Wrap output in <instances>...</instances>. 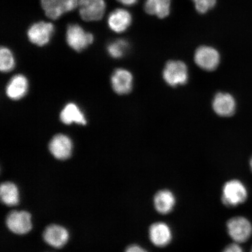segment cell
I'll return each instance as SVG.
<instances>
[{
  "mask_svg": "<svg viewBox=\"0 0 252 252\" xmlns=\"http://www.w3.org/2000/svg\"><path fill=\"white\" fill-rule=\"evenodd\" d=\"M226 226L230 237L236 243L247 241L252 234L251 222L243 217H236L230 219Z\"/></svg>",
  "mask_w": 252,
  "mask_h": 252,
  "instance_id": "cell-5",
  "label": "cell"
},
{
  "mask_svg": "<svg viewBox=\"0 0 252 252\" xmlns=\"http://www.w3.org/2000/svg\"><path fill=\"white\" fill-rule=\"evenodd\" d=\"M131 21L130 12L124 9H116L110 14L108 23L110 30L116 33H122L130 27Z\"/></svg>",
  "mask_w": 252,
  "mask_h": 252,
  "instance_id": "cell-14",
  "label": "cell"
},
{
  "mask_svg": "<svg viewBox=\"0 0 252 252\" xmlns=\"http://www.w3.org/2000/svg\"><path fill=\"white\" fill-rule=\"evenodd\" d=\"M171 0H147L145 11L147 13L164 18L170 13Z\"/></svg>",
  "mask_w": 252,
  "mask_h": 252,
  "instance_id": "cell-19",
  "label": "cell"
},
{
  "mask_svg": "<svg viewBox=\"0 0 252 252\" xmlns=\"http://www.w3.org/2000/svg\"><path fill=\"white\" fill-rule=\"evenodd\" d=\"M28 81L23 75L18 74L11 79L6 88V94L9 98L19 100L27 94Z\"/></svg>",
  "mask_w": 252,
  "mask_h": 252,
  "instance_id": "cell-15",
  "label": "cell"
},
{
  "mask_svg": "<svg viewBox=\"0 0 252 252\" xmlns=\"http://www.w3.org/2000/svg\"><path fill=\"white\" fill-rule=\"evenodd\" d=\"M40 2L47 17L53 20H58L65 13L58 0H40Z\"/></svg>",
  "mask_w": 252,
  "mask_h": 252,
  "instance_id": "cell-20",
  "label": "cell"
},
{
  "mask_svg": "<svg viewBox=\"0 0 252 252\" xmlns=\"http://www.w3.org/2000/svg\"><path fill=\"white\" fill-rule=\"evenodd\" d=\"M15 60L11 50L2 47L0 50V69L4 72L11 71L14 68Z\"/></svg>",
  "mask_w": 252,
  "mask_h": 252,
  "instance_id": "cell-21",
  "label": "cell"
},
{
  "mask_svg": "<svg viewBox=\"0 0 252 252\" xmlns=\"http://www.w3.org/2000/svg\"><path fill=\"white\" fill-rule=\"evenodd\" d=\"M176 203L174 194L168 190L158 191L154 198V207L160 214H167L172 212Z\"/></svg>",
  "mask_w": 252,
  "mask_h": 252,
  "instance_id": "cell-16",
  "label": "cell"
},
{
  "mask_svg": "<svg viewBox=\"0 0 252 252\" xmlns=\"http://www.w3.org/2000/svg\"><path fill=\"white\" fill-rule=\"evenodd\" d=\"M222 252H244L242 249L237 244H232L226 247Z\"/></svg>",
  "mask_w": 252,
  "mask_h": 252,
  "instance_id": "cell-25",
  "label": "cell"
},
{
  "mask_svg": "<svg viewBox=\"0 0 252 252\" xmlns=\"http://www.w3.org/2000/svg\"><path fill=\"white\" fill-rule=\"evenodd\" d=\"M125 252H148V251L139 245H131L126 248Z\"/></svg>",
  "mask_w": 252,
  "mask_h": 252,
  "instance_id": "cell-26",
  "label": "cell"
},
{
  "mask_svg": "<svg viewBox=\"0 0 252 252\" xmlns=\"http://www.w3.org/2000/svg\"><path fill=\"white\" fill-rule=\"evenodd\" d=\"M250 165H251V168L252 171V159L251 160Z\"/></svg>",
  "mask_w": 252,
  "mask_h": 252,
  "instance_id": "cell-28",
  "label": "cell"
},
{
  "mask_svg": "<svg viewBox=\"0 0 252 252\" xmlns=\"http://www.w3.org/2000/svg\"><path fill=\"white\" fill-rule=\"evenodd\" d=\"M70 237L68 230L61 225L50 224L43 232L44 241L47 245L56 249L64 247Z\"/></svg>",
  "mask_w": 252,
  "mask_h": 252,
  "instance_id": "cell-8",
  "label": "cell"
},
{
  "mask_svg": "<svg viewBox=\"0 0 252 252\" xmlns=\"http://www.w3.org/2000/svg\"><path fill=\"white\" fill-rule=\"evenodd\" d=\"M65 12H70L78 5V0H58Z\"/></svg>",
  "mask_w": 252,
  "mask_h": 252,
  "instance_id": "cell-24",
  "label": "cell"
},
{
  "mask_svg": "<svg viewBox=\"0 0 252 252\" xmlns=\"http://www.w3.org/2000/svg\"><path fill=\"white\" fill-rule=\"evenodd\" d=\"M251 252H252V250Z\"/></svg>",
  "mask_w": 252,
  "mask_h": 252,
  "instance_id": "cell-29",
  "label": "cell"
},
{
  "mask_svg": "<svg viewBox=\"0 0 252 252\" xmlns=\"http://www.w3.org/2000/svg\"><path fill=\"white\" fill-rule=\"evenodd\" d=\"M5 223L9 231L19 235L28 234L33 227L31 214L25 210L12 211L6 217Z\"/></svg>",
  "mask_w": 252,
  "mask_h": 252,
  "instance_id": "cell-2",
  "label": "cell"
},
{
  "mask_svg": "<svg viewBox=\"0 0 252 252\" xmlns=\"http://www.w3.org/2000/svg\"><path fill=\"white\" fill-rule=\"evenodd\" d=\"M149 236L151 242L158 247L168 245L172 238L171 228L166 223L162 222L154 223L150 226Z\"/></svg>",
  "mask_w": 252,
  "mask_h": 252,
  "instance_id": "cell-11",
  "label": "cell"
},
{
  "mask_svg": "<svg viewBox=\"0 0 252 252\" xmlns=\"http://www.w3.org/2000/svg\"><path fill=\"white\" fill-rule=\"evenodd\" d=\"M214 111L220 116L228 117L234 114L236 108V102L231 94L220 93L214 97L213 101Z\"/></svg>",
  "mask_w": 252,
  "mask_h": 252,
  "instance_id": "cell-13",
  "label": "cell"
},
{
  "mask_svg": "<svg viewBox=\"0 0 252 252\" xmlns=\"http://www.w3.org/2000/svg\"><path fill=\"white\" fill-rule=\"evenodd\" d=\"M196 10L200 14L206 13L215 6L216 0H193Z\"/></svg>",
  "mask_w": 252,
  "mask_h": 252,
  "instance_id": "cell-23",
  "label": "cell"
},
{
  "mask_svg": "<svg viewBox=\"0 0 252 252\" xmlns=\"http://www.w3.org/2000/svg\"><path fill=\"white\" fill-rule=\"evenodd\" d=\"M0 198L5 206H17L20 200V191L17 186L9 181L2 183L0 187Z\"/></svg>",
  "mask_w": 252,
  "mask_h": 252,
  "instance_id": "cell-18",
  "label": "cell"
},
{
  "mask_svg": "<svg viewBox=\"0 0 252 252\" xmlns=\"http://www.w3.org/2000/svg\"><path fill=\"white\" fill-rule=\"evenodd\" d=\"M54 32L55 27L52 23L42 21L32 25L27 34L31 42L43 46L50 42Z\"/></svg>",
  "mask_w": 252,
  "mask_h": 252,
  "instance_id": "cell-7",
  "label": "cell"
},
{
  "mask_svg": "<svg viewBox=\"0 0 252 252\" xmlns=\"http://www.w3.org/2000/svg\"><path fill=\"white\" fill-rule=\"evenodd\" d=\"M248 191L245 186L238 180H231L226 183L222 189V201L229 207L242 204L247 200Z\"/></svg>",
  "mask_w": 252,
  "mask_h": 252,
  "instance_id": "cell-1",
  "label": "cell"
},
{
  "mask_svg": "<svg viewBox=\"0 0 252 252\" xmlns=\"http://www.w3.org/2000/svg\"><path fill=\"white\" fill-rule=\"evenodd\" d=\"M194 61L203 70L212 71L218 67L220 56L218 51L213 47L201 46L195 53Z\"/></svg>",
  "mask_w": 252,
  "mask_h": 252,
  "instance_id": "cell-9",
  "label": "cell"
},
{
  "mask_svg": "<svg viewBox=\"0 0 252 252\" xmlns=\"http://www.w3.org/2000/svg\"><path fill=\"white\" fill-rule=\"evenodd\" d=\"M94 39L93 34L87 32L80 25H68L66 33V40L68 45L75 51H83L93 43Z\"/></svg>",
  "mask_w": 252,
  "mask_h": 252,
  "instance_id": "cell-3",
  "label": "cell"
},
{
  "mask_svg": "<svg viewBox=\"0 0 252 252\" xmlns=\"http://www.w3.org/2000/svg\"><path fill=\"white\" fill-rule=\"evenodd\" d=\"M79 11L82 19L86 21L101 20L106 10L104 0H78Z\"/></svg>",
  "mask_w": 252,
  "mask_h": 252,
  "instance_id": "cell-6",
  "label": "cell"
},
{
  "mask_svg": "<svg viewBox=\"0 0 252 252\" xmlns=\"http://www.w3.org/2000/svg\"><path fill=\"white\" fill-rule=\"evenodd\" d=\"M49 149L55 158L61 160H66L71 156L73 144L67 135L58 134L50 141Z\"/></svg>",
  "mask_w": 252,
  "mask_h": 252,
  "instance_id": "cell-10",
  "label": "cell"
},
{
  "mask_svg": "<svg viewBox=\"0 0 252 252\" xmlns=\"http://www.w3.org/2000/svg\"><path fill=\"white\" fill-rule=\"evenodd\" d=\"M128 48L127 41L119 39L110 43L108 46V52L110 56L115 59L121 58Z\"/></svg>",
  "mask_w": 252,
  "mask_h": 252,
  "instance_id": "cell-22",
  "label": "cell"
},
{
  "mask_svg": "<svg viewBox=\"0 0 252 252\" xmlns=\"http://www.w3.org/2000/svg\"><path fill=\"white\" fill-rule=\"evenodd\" d=\"M118 1L125 5H132L136 3L137 0H117Z\"/></svg>",
  "mask_w": 252,
  "mask_h": 252,
  "instance_id": "cell-27",
  "label": "cell"
},
{
  "mask_svg": "<svg viewBox=\"0 0 252 252\" xmlns=\"http://www.w3.org/2000/svg\"><path fill=\"white\" fill-rule=\"evenodd\" d=\"M133 80V75L130 71L122 68L117 69L113 72L111 78L113 89L118 94H127L131 91Z\"/></svg>",
  "mask_w": 252,
  "mask_h": 252,
  "instance_id": "cell-12",
  "label": "cell"
},
{
  "mask_svg": "<svg viewBox=\"0 0 252 252\" xmlns=\"http://www.w3.org/2000/svg\"><path fill=\"white\" fill-rule=\"evenodd\" d=\"M61 121L65 125H71L75 123L78 125H86L87 120L83 112L76 104L68 103L61 113Z\"/></svg>",
  "mask_w": 252,
  "mask_h": 252,
  "instance_id": "cell-17",
  "label": "cell"
},
{
  "mask_svg": "<svg viewBox=\"0 0 252 252\" xmlns=\"http://www.w3.org/2000/svg\"><path fill=\"white\" fill-rule=\"evenodd\" d=\"M163 77L166 83L172 87L185 84L188 80L187 65L181 61H170L163 70Z\"/></svg>",
  "mask_w": 252,
  "mask_h": 252,
  "instance_id": "cell-4",
  "label": "cell"
}]
</instances>
